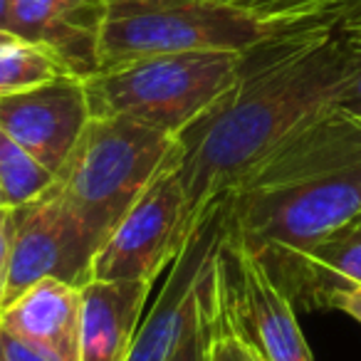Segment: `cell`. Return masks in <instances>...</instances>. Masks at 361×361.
<instances>
[{"instance_id":"6da1fadb","label":"cell","mask_w":361,"mask_h":361,"mask_svg":"<svg viewBox=\"0 0 361 361\" xmlns=\"http://www.w3.org/2000/svg\"><path fill=\"white\" fill-rule=\"evenodd\" d=\"M334 23L300 27L247 50L235 85L176 136L193 213L231 191L300 126L336 106L344 55Z\"/></svg>"},{"instance_id":"7a4b0ae2","label":"cell","mask_w":361,"mask_h":361,"mask_svg":"<svg viewBox=\"0 0 361 361\" xmlns=\"http://www.w3.org/2000/svg\"><path fill=\"white\" fill-rule=\"evenodd\" d=\"M361 216V119L329 106L226 193V228L275 275Z\"/></svg>"},{"instance_id":"3957f363","label":"cell","mask_w":361,"mask_h":361,"mask_svg":"<svg viewBox=\"0 0 361 361\" xmlns=\"http://www.w3.org/2000/svg\"><path fill=\"white\" fill-rule=\"evenodd\" d=\"M176 141L169 131L126 116H92L80 141L57 171L55 191L104 243L119 218L146 191Z\"/></svg>"},{"instance_id":"277c9868","label":"cell","mask_w":361,"mask_h":361,"mask_svg":"<svg viewBox=\"0 0 361 361\" xmlns=\"http://www.w3.org/2000/svg\"><path fill=\"white\" fill-rule=\"evenodd\" d=\"M245 52H176L87 77L92 116H126L178 136L235 85Z\"/></svg>"},{"instance_id":"5b68a950","label":"cell","mask_w":361,"mask_h":361,"mask_svg":"<svg viewBox=\"0 0 361 361\" xmlns=\"http://www.w3.org/2000/svg\"><path fill=\"white\" fill-rule=\"evenodd\" d=\"M285 32L221 0H109L99 70L176 52H247Z\"/></svg>"},{"instance_id":"8992f818","label":"cell","mask_w":361,"mask_h":361,"mask_svg":"<svg viewBox=\"0 0 361 361\" xmlns=\"http://www.w3.org/2000/svg\"><path fill=\"white\" fill-rule=\"evenodd\" d=\"M196 221L180 178V151L156 173L97 250L92 280L156 282L173 262Z\"/></svg>"},{"instance_id":"52a82bcc","label":"cell","mask_w":361,"mask_h":361,"mask_svg":"<svg viewBox=\"0 0 361 361\" xmlns=\"http://www.w3.org/2000/svg\"><path fill=\"white\" fill-rule=\"evenodd\" d=\"M213 282L221 310L262 359L314 361L297 322L295 302L228 228L218 247Z\"/></svg>"},{"instance_id":"ba28073f","label":"cell","mask_w":361,"mask_h":361,"mask_svg":"<svg viewBox=\"0 0 361 361\" xmlns=\"http://www.w3.org/2000/svg\"><path fill=\"white\" fill-rule=\"evenodd\" d=\"M223 235L226 193L196 211L191 233L169 265V275L151 310L141 319L126 361H164L173 351L203 307Z\"/></svg>"},{"instance_id":"9c48e42d","label":"cell","mask_w":361,"mask_h":361,"mask_svg":"<svg viewBox=\"0 0 361 361\" xmlns=\"http://www.w3.org/2000/svg\"><path fill=\"white\" fill-rule=\"evenodd\" d=\"M16 240L0 307L40 280H62L85 287L92 280L102 243L52 188L37 201L16 208Z\"/></svg>"},{"instance_id":"30bf717a","label":"cell","mask_w":361,"mask_h":361,"mask_svg":"<svg viewBox=\"0 0 361 361\" xmlns=\"http://www.w3.org/2000/svg\"><path fill=\"white\" fill-rule=\"evenodd\" d=\"M92 119L82 77L65 75L0 97V129L57 176Z\"/></svg>"},{"instance_id":"8fae6325","label":"cell","mask_w":361,"mask_h":361,"mask_svg":"<svg viewBox=\"0 0 361 361\" xmlns=\"http://www.w3.org/2000/svg\"><path fill=\"white\" fill-rule=\"evenodd\" d=\"M109 0H11V30L50 47L67 72L87 77L99 72V40Z\"/></svg>"},{"instance_id":"7c38bea8","label":"cell","mask_w":361,"mask_h":361,"mask_svg":"<svg viewBox=\"0 0 361 361\" xmlns=\"http://www.w3.org/2000/svg\"><path fill=\"white\" fill-rule=\"evenodd\" d=\"M82 287L40 280L0 307V329L57 356L80 361Z\"/></svg>"},{"instance_id":"4fadbf2b","label":"cell","mask_w":361,"mask_h":361,"mask_svg":"<svg viewBox=\"0 0 361 361\" xmlns=\"http://www.w3.org/2000/svg\"><path fill=\"white\" fill-rule=\"evenodd\" d=\"M154 282L90 280L82 287L80 361H126Z\"/></svg>"},{"instance_id":"5bb4252c","label":"cell","mask_w":361,"mask_h":361,"mask_svg":"<svg viewBox=\"0 0 361 361\" xmlns=\"http://www.w3.org/2000/svg\"><path fill=\"white\" fill-rule=\"evenodd\" d=\"M65 75L70 72L60 57L40 42L18 37L0 45V97L32 90Z\"/></svg>"},{"instance_id":"9a60e30c","label":"cell","mask_w":361,"mask_h":361,"mask_svg":"<svg viewBox=\"0 0 361 361\" xmlns=\"http://www.w3.org/2000/svg\"><path fill=\"white\" fill-rule=\"evenodd\" d=\"M57 176L0 129V191L6 206L20 208L52 188Z\"/></svg>"},{"instance_id":"2e32d148","label":"cell","mask_w":361,"mask_h":361,"mask_svg":"<svg viewBox=\"0 0 361 361\" xmlns=\"http://www.w3.org/2000/svg\"><path fill=\"white\" fill-rule=\"evenodd\" d=\"M334 35L344 55V85L336 106L349 114H361V0L341 8L334 23Z\"/></svg>"},{"instance_id":"e0dca14e","label":"cell","mask_w":361,"mask_h":361,"mask_svg":"<svg viewBox=\"0 0 361 361\" xmlns=\"http://www.w3.org/2000/svg\"><path fill=\"white\" fill-rule=\"evenodd\" d=\"M208 361H265L221 310L216 297V282H213V331Z\"/></svg>"},{"instance_id":"ac0fdd59","label":"cell","mask_w":361,"mask_h":361,"mask_svg":"<svg viewBox=\"0 0 361 361\" xmlns=\"http://www.w3.org/2000/svg\"><path fill=\"white\" fill-rule=\"evenodd\" d=\"M213 272H216V267H213ZM211 331H213V277L208 282L203 307L198 312L196 322L188 326V331L180 336V341L173 346V351L164 361H208Z\"/></svg>"},{"instance_id":"d6986e66","label":"cell","mask_w":361,"mask_h":361,"mask_svg":"<svg viewBox=\"0 0 361 361\" xmlns=\"http://www.w3.org/2000/svg\"><path fill=\"white\" fill-rule=\"evenodd\" d=\"M317 307H324V310H336L349 314L351 319H356L361 324V285L356 282H346V285L331 287V290L322 292Z\"/></svg>"},{"instance_id":"ffe728a7","label":"cell","mask_w":361,"mask_h":361,"mask_svg":"<svg viewBox=\"0 0 361 361\" xmlns=\"http://www.w3.org/2000/svg\"><path fill=\"white\" fill-rule=\"evenodd\" d=\"M16 208L0 206V302L6 295L8 270L13 257V240H16Z\"/></svg>"},{"instance_id":"44dd1931","label":"cell","mask_w":361,"mask_h":361,"mask_svg":"<svg viewBox=\"0 0 361 361\" xmlns=\"http://www.w3.org/2000/svg\"><path fill=\"white\" fill-rule=\"evenodd\" d=\"M0 361H62L27 341L13 336L11 331L0 329Z\"/></svg>"},{"instance_id":"7402d4cb","label":"cell","mask_w":361,"mask_h":361,"mask_svg":"<svg viewBox=\"0 0 361 361\" xmlns=\"http://www.w3.org/2000/svg\"><path fill=\"white\" fill-rule=\"evenodd\" d=\"M0 30H11V0H0Z\"/></svg>"},{"instance_id":"603a6c76","label":"cell","mask_w":361,"mask_h":361,"mask_svg":"<svg viewBox=\"0 0 361 361\" xmlns=\"http://www.w3.org/2000/svg\"><path fill=\"white\" fill-rule=\"evenodd\" d=\"M18 40V35H13L11 30H0V45H6V42Z\"/></svg>"},{"instance_id":"cb8c5ba5","label":"cell","mask_w":361,"mask_h":361,"mask_svg":"<svg viewBox=\"0 0 361 361\" xmlns=\"http://www.w3.org/2000/svg\"><path fill=\"white\" fill-rule=\"evenodd\" d=\"M221 3H231V6H235V3H240V0H221Z\"/></svg>"},{"instance_id":"d4e9b609","label":"cell","mask_w":361,"mask_h":361,"mask_svg":"<svg viewBox=\"0 0 361 361\" xmlns=\"http://www.w3.org/2000/svg\"><path fill=\"white\" fill-rule=\"evenodd\" d=\"M0 206H6V198H3V191H0Z\"/></svg>"},{"instance_id":"484cf974","label":"cell","mask_w":361,"mask_h":361,"mask_svg":"<svg viewBox=\"0 0 361 361\" xmlns=\"http://www.w3.org/2000/svg\"><path fill=\"white\" fill-rule=\"evenodd\" d=\"M359 119H361V114H359Z\"/></svg>"},{"instance_id":"4316f807","label":"cell","mask_w":361,"mask_h":361,"mask_svg":"<svg viewBox=\"0 0 361 361\" xmlns=\"http://www.w3.org/2000/svg\"><path fill=\"white\" fill-rule=\"evenodd\" d=\"M359 218H361V216H359Z\"/></svg>"}]
</instances>
